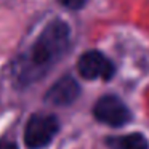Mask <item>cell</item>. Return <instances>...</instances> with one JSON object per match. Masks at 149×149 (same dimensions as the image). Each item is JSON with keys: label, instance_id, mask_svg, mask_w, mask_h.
I'll use <instances>...</instances> for the list:
<instances>
[{"label": "cell", "instance_id": "3957f363", "mask_svg": "<svg viewBox=\"0 0 149 149\" xmlns=\"http://www.w3.org/2000/svg\"><path fill=\"white\" fill-rule=\"evenodd\" d=\"M93 114L98 122L109 127H123L132 120V112L116 95H104L96 101Z\"/></svg>", "mask_w": 149, "mask_h": 149}, {"label": "cell", "instance_id": "5b68a950", "mask_svg": "<svg viewBox=\"0 0 149 149\" xmlns=\"http://www.w3.org/2000/svg\"><path fill=\"white\" fill-rule=\"evenodd\" d=\"M79 95H80V87L77 80L71 75H64L50 87L45 95V100L53 106H69L77 100Z\"/></svg>", "mask_w": 149, "mask_h": 149}, {"label": "cell", "instance_id": "7a4b0ae2", "mask_svg": "<svg viewBox=\"0 0 149 149\" xmlns=\"http://www.w3.org/2000/svg\"><path fill=\"white\" fill-rule=\"evenodd\" d=\"M59 122L52 114H34L24 128V143L29 149L45 148L58 133Z\"/></svg>", "mask_w": 149, "mask_h": 149}, {"label": "cell", "instance_id": "8992f818", "mask_svg": "<svg viewBox=\"0 0 149 149\" xmlns=\"http://www.w3.org/2000/svg\"><path fill=\"white\" fill-rule=\"evenodd\" d=\"M111 149H149V143L143 133H127L107 139Z\"/></svg>", "mask_w": 149, "mask_h": 149}, {"label": "cell", "instance_id": "ba28073f", "mask_svg": "<svg viewBox=\"0 0 149 149\" xmlns=\"http://www.w3.org/2000/svg\"><path fill=\"white\" fill-rule=\"evenodd\" d=\"M0 149H18V146L11 141H0Z\"/></svg>", "mask_w": 149, "mask_h": 149}, {"label": "cell", "instance_id": "6da1fadb", "mask_svg": "<svg viewBox=\"0 0 149 149\" xmlns=\"http://www.w3.org/2000/svg\"><path fill=\"white\" fill-rule=\"evenodd\" d=\"M71 45V27L61 19L48 23L39 34L23 61L16 64V77L23 85L40 79L66 55Z\"/></svg>", "mask_w": 149, "mask_h": 149}, {"label": "cell", "instance_id": "52a82bcc", "mask_svg": "<svg viewBox=\"0 0 149 149\" xmlns=\"http://www.w3.org/2000/svg\"><path fill=\"white\" fill-rule=\"evenodd\" d=\"M59 3L68 10H80L88 3V0H59Z\"/></svg>", "mask_w": 149, "mask_h": 149}, {"label": "cell", "instance_id": "277c9868", "mask_svg": "<svg viewBox=\"0 0 149 149\" xmlns=\"http://www.w3.org/2000/svg\"><path fill=\"white\" fill-rule=\"evenodd\" d=\"M77 71L87 80H111L116 74V66L107 56L98 50L84 53L77 61Z\"/></svg>", "mask_w": 149, "mask_h": 149}]
</instances>
